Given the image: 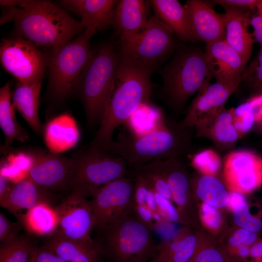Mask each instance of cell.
Returning <instances> with one entry per match:
<instances>
[{
  "label": "cell",
  "instance_id": "cell-30",
  "mask_svg": "<svg viewBox=\"0 0 262 262\" xmlns=\"http://www.w3.org/2000/svg\"><path fill=\"white\" fill-rule=\"evenodd\" d=\"M197 246V240L192 235L178 237L172 242L156 245L160 257L171 262H189Z\"/></svg>",
  "mask_w": 262,
  "mask_h": 262
},
{
  "label": "cell",
  "instance_id": "cell-14",
  "mask_svg": "<svg viewBox=\"0 0 262 262\" xmlns=\"http://www.w3.org/2000/svg\"><path fill=\"white\" fill-rule=\"evenodd\" d=\"M242 82L241 76L224 82L208 83L198 91L184 118L179 123L183 129L193 128L203 118L225 106L230 96Z\"/></svg>",
  "mask_w": 262,
  "mask_h": 262
},
{
  "label": "cell",
  "instance_id": "cell-52",
  "mask_svg": "<svg viewBox=\"0 0 262 262\" xmlns=\"http://www.w3.org/2000/svg\"><path fill=\"white\" fill-rule=\"evenodd\" d=\"M262 262V259L259 262Z\"/></svg>",
  "mask_w": 262,
  "mask_h": 262
},
{
  "label": "cell",
  "instance_id": "cell-4",
  "mask_svg": "<svg viewBox=\"0 0 262 262\" xmlns=\"http://www.w3.org/2000/svg\"><path fill=\"white\" fill-rule=\"evenodd\" d=\"M213 77L204 51L181 48L163 70L164 92L170 105L180 110Z\"/></svg>",
  "mask_w": 262,
  "mask_h": 262
},
{
  "label": "cell",
  "instance_id": "cell-44",
  "mask_svg": "<svg viewBox=\"0 0 262 262\" xmlns=\"http://www.w3.org/2000/svg\"><path fill=\"white\" fill-rule=\"evenodd\" d=\"M16 236L12 225L2 213H0V241L3 243Z\"/></svg>",
  "mask_w": 262,
  "mask_h": 262
},
{
  "label": "cell",
  "instance_id": "cell-37",
  "mask_svg": "<svg viewBox=\"0 0 262 262\" xmlns=\"http://www.w3.org/2000/svg\"><path fill=\"white\" fill-rule=\"evenodd\" d=\"M189 262H227L223 253L210 246L197 245Z\"/></svg>",
  "mask_w": 262,
  "mask_h": 262
},
{
  "label": "cell",
  "instance_id": "cell-13",
  "mask_svg": "<svg viewBox=\"0 0 262 262\" xmlns=\"http://www.w3.org/2000/svg\"><path fill=\"white\" fill-rule=\"evenodd\" d=\"M225 183L232 192L250 193L262 185V156L249 150H233L223 161Z\"/></svg>",
  "mask_w": 262,
  "mask_h": 262
},
{
  "label": "cell",
  "instance_id": "cell-32",
  "mask_svg": "<svg viewBox=\"0 0 262 262\" xmlns=\"http://www.w3.org/2000/svg\"><path fill=\"white\" fill-rule=\"evenodd\" d=\"M33 249L28 240L16 236L1 245L0 262H28Z\"/></svg>",
  "mask_w": 262,
  "mask_h": 262
},
{
  "label": "cell",
  "instance_id": "cell-34",
  "mask_svg": "<svg viewBox=\"0 0 262 262\" xmlns=\"http://www.w3.org/2000/svg\"><path fill=\"white\" fill-rule=\"evenodd\" d=\"M255 122L253 106L250 99L234 108L233 123L240 138L253 129Z\"/></svg>",
  "mask_w": 262,
  "mask_h": 262
},
{
  "label": "cell",
  "instance_id": "cell-31",
  "mask_svg": "<svg viewBox=\"0 0 262 262\" xmlns=\"http://www.w3.org/2000/svg\"><path fill=\"white\" fill-rule=\"evenodd\" d=\"M134 175L142 178L153 191L166 198L172 200L166 179L161 167L159 160L133 167Z\"/></svg>",
  "mask_w": 262,
  "mask_h": 262
},
{
  "label": "cell",
  "instance_id": "cell-5",
  "mask_svg": "<svg viewBox=\"0 0 262 262\" xmlns=\"http://www.w3.org/2000/svg\"><path fill=\"white\" fill-rule=\"evenodd\" d=\"M118 61L114 48L104 45L93 51L77 81L91 125L101 120Z\"/></svg>",
  "mask_w": 262,
  "mask_h": 262
},
{
  "label": "cell",
  "instance_id": "cell-9",
  "mask_svg": "<svg viewBox=\"0 0 262 262\" xmlns=\"http://www.w3.org/2000/svg\"><path fill=\"white\" fill-rule=\"evenodd\" d=\"M173 34L156 16H151L138 32L120 39V56L156 67L173 50Z\"/></svg>",
  "mask_w": 262,
  "mask_h": 262
},
{
  "label": "cell",
  "instance_id": "cell-28",
  "mask_svg": "<svg viewBox=\"0 0 262 262\" xmlns=\"http://www.w3.org/2000/svg\"><path fill=\"white\" fill-rule=\"evenodd\" d=\"M66 262H98V252L79 242L53 236L46 246Z\"/></svg>",
  "mask_w": 262,
  "mask_h": 262
},
{
  "label": "cell",
  "instance_id": "cell-53",
  "mask_svg": "<svg viewBox=\"0 0 262 262\" xmlns=\"http://www.w3.org/2000/svg\"></svg>",
  "mask_w": 262,
  "mask_h": 262
},
{
  "label": "cell",
  "instance_id": "cell-15",
  "mask_svg": "<svg viewBox=\"0 0 262 262\" xmlns=\"http://www.w3.org/2000/svg\"><path fill=\"white\" fill-rule=\"evenodd\" d=\"M184 7L189 18L194 41L199 40L208 44L224 40L223 15L216 13L205 2L199 0H187Z\"/></svg>",
  "mask_w": 262,
  "mask_h": 262
},
{
  "label": "cell",
  "instance_id": "cell-39",
  "mask_svg": "<svg viewBox=\"0 0 262 262\" xmlns=\"http://www.w3.org/2000/svg\"><path fill=\"white\" fill-rule=\"evenodd\" d=\"M257 239L256 232L242 228L234 232L229 239V243L232 246H248L254 244Z\"/></svg>",
  "mask_w": 262,
  "mask_h": 262
},
{
  "label": "cell",
  "instance_id": "cell-11",
  "mask_svg": "<svg viewBox=\"0 0 262 262\" xmlns=\"http://www.w3.org/2000/svg\"><path fill=\"white\" fill-rule=\"evenodd\" d=\"M134 191V177L127 176L99 189L90 201L94 228L99 229L133 212Z\"/></svg>",
  "mask_w": 262,
  "mask_h": 262
},
{
  "label": "cell",
  "instance_id": "cell-20",
  "mask_svg": "<svg viewBox=\"0 0 262 262\" xmlns=\"http://www.w3.org/2000/svg\"><path fill=\"white\" fill-rule=\"evenodd\" d=\"M117 0H63L60 6L79 15L83 29L101 31L111 25L113 11Z\"/></svg>",
  "mask_w": 262,
  "mask_h": 262
},
{
  "label": "cell",
  "instance_id": "cell-48",
  "mask_svg": "<svg viewBox=\"0 0 262 262\" xmlns=\"http://www.w3.org/2000/svg\"><path fill=\"white\" fill-rule=\"evenodd\" d=\"M136 262H171L160 257L156 253V254L155 256H154L153 257L151 258L150 259L148 260L138 261Z\"/></svg>",
  "mask_w": 262,
  "mask_h": 262
},
{
  "label": "cell",
  "instance_id": "cell-18",
  "mask_svg": "<svg viewBox=\"0 0 262 262\" xmlns=\"http://www.w3.org/2000/svg\"><path fill=\"white\" fill-rule=\"evenodd\" d=\"M224 40L241 56L246 66L255 41L248 27L251 15L249 11L236 7L226 8Z\"/></svg>",
  "mask_w": 262,
  "mask_h": 262
},
{
  "label": "cell",
  "instance_id": "cell-46",
  "mask_svg": "<svg viewBox=\"0 0 262 262\" xmlns=\"http://www.w3.org/2000/svg\"><path fill=\"white\" fill-rule=\"evenodd\" d=\"M11 181L6 177L0 174V202L7 196L12 186L10 185Z\"/></svg>",
  "mask_w": 262,
  "mask_h": 262
},
{
  "label": "cell",
  "instance_id": "cell-25",
  "mask_svg": "<svg viewBox=\"0 0 262 262\" xmlns=\"http://www.w3.org/2000/svg\"><path fill=\"white\" fill-rule=\"evenodd\" d=\"M182 159L174 157L159 161L166 179L172 200L180 210L184 211L189 202L191 183Z\"/></svg>",
  "mask_w": 262,
  "mask_h": 262
},
{
  "label": "cell",
  "instance_id": "cell-6",
  "mask_svg": "<svg viewBox=\"0 0 262 262\" xmlns=\"http://www.w3.org/2000/svg\"><path fill=\"white\" fill-rule=\"evenodd\" d=\"M98 230L105 250L115 262L147 260L156 254L152 230L134 211Z\"/></svg>",
  "mask_w": 262,
  "mask_h": 262
},
{
  "label": "cell",
  "instance_id": "cell-29",
  "mask_svg": "<svg viewBox=\"0 0 262 262\" xmlns=\"http://www.w3.org/2000/svg\"><path fill=\"white\" fill-rule=\"evenodd\" d=\"M190 183L197 196L205 203L215 208L228 204L229 195L224 185L215 177L202 175Z\"/></svg>",
  "mask_w": 262,
  "mask_h": 262
},
{
  "label": "cell",
  "instance_id": "cell-16",
  "mask_svg": "<svg viewBox=\"0 0 262 262\" xmlns=\"http://www.w3.org/2000/svg\"><path fill=\"white\" fill-rule=\"evenodd\" d=\"M234 110L224 106L203 118L194 127L196 136L210 140L220 150L232 148L241 139L233 123Z\"/></svg>",
  "mask_w": 262,
  "mask_h": 262
},
{
  "label": "cell",
  "instance_id": "cell-38",
  "mask_svg": "<svg viewBox=\"0 0 262 262\" xmlns=\"http://www.w3.org/2000/svg\"><path fill=\"white\" fill-rule=\"evenodd\" d=\"M153 192L157 207L163 219H167L172 221H179L180 216L178 211L172 204L170 200L157 192L154 191Z\"/></svg>",
  "mask_w": 262,
  "mask_h": 262
},
{
  "label": "cell",
  "instance_id": "cell-33",
  "mask_svg": "<svg viewBox=\"0 0 262 262\" xmlns=\"http://www.w3.org/2000/svg\"><path fill=\"white\" fill-rule=\"evenodd\" d=\"M191 164L203 175L214 176L220 169L222 161L215 151L209 148L195 154L192 158Z\"/></svg>",
  "mask_w": 262,
  "mask_h": 262
},
{
  "label": "cell",
  "instance_id": "cell-10",
  "mask_svg": "<svg viewBox=\"0 0 262 262\" xmlns=\"http://www.w3.org/2000/svg\"><path fill=\"white\" fill-rule=\"evenodd\" d=\"M0 60L6 71L18 82L29 84L42 82L48 63L37 46L17 36L2 39Z\"/></svg>",
  "mask_w": 262,
  "mask_h": 262
},
{
  "label": "cell",
  "instance_id": "cell-23",
  "mask_svg": "<svg viewBox=\"0 0 262 262\" xmlns=\"http://www.w3.org/2000/svg\"><path fill=\"white\" fill-rule=\"evenodd\" d=\"M47 194L43 188L27 176L12 186L6 197L0 202L1 206L14 214L21 210L26 212L39 203L46 202Z\"/></svg>",
  "mask_w": 262,
  "mask_h": 262
},
{
  "label": "cell",
  "instance_id": "cell-3",
  "mask_svg": "<svg viewBox=\"0 0 262 262\" xmlns=\"http://www.w3.org/2000/svg\"><path fill=\"white\" fill-rule=\"evenodd\" d=\"M177 126L160 124L154 130L141 135L121 133L106 151L125 161L133 167L149 162L188 154L191 147V131Z\"/></svg>",
  "mask_w": 262,
  "mask_h": 262
},
{
  "label": "cell",
  "instance_id": "cell-17",
  "mask_svg": "<svg viewBox=\"0 0 262 262\" xmlns=\"http://www.w3.org/2000/svg\"><path fill=\"white\" fill-rule=\"evenodd\" d=\"M216 82H228L241 76L246 67L240 55L225 40L206 44L204 51Z\"/></svg>",
  "mask_w": 262,
  "mask_h": 262
},
{
  "label": "cell",
  "instance_id": "cell-45",
  "mask_svg": "<svg viewBox=\"0 0 262 262\" xmlns=\"http://www.w3.org/2000/svg\"><path fill=\"white\" fill-rule=\"evenodd\" d=\"M245 201L244 196L240 193L232 192L229 195V203L234 211L241 208Z\"/></svg>",
  "mask_w": 262,
  "mask_h": 262
},
{
  "label": "cell",
  "instance_id": "cell-27",
  "mask_svg": "<svg viewBox=\"0 0 262 262\" xmlns=\"http://www.w3.org/2000/svg\"><path fill=\"white\" fill-rule=\"evenodd\" d=\"M26 229L38 235H51L57 225L55 209L47 202L38 203L21 216Z\"/></svg>",
  "mask_w": 262,
  "mask_h": 262
},
{
  "label": "cell",
  "instance_id": "cell-49",
  "mask_svg": "<svg viewBox=\"0 0 262 262\" xmlns=\"http://www.w3.org/2000/svg\"><path fill=\"white\" fill-rule=\"evenodd\" d=\"M239 247V252L241 256L245 257L247 256L250 252V249L247 246L245 245H240L238 246Z\"/></svg>",
  "mask_w": 262,
  "mask_h": 262
},
{
  "label": "cell",
  "instance_id": "cell-8",
  "mask_svg": "<svg viewBox=\"0 0 262 262\" xmlns=\"http://www.w3.org/2000/svg\"><path fill=\"white\" fill-rule=\"evenodd\" d=\"M93 29L83 33L58 49L48 58L49 89L56 100L65 99L75 86L93 51L90 40L97 33Z\"/></svg>",
  "mask_w": 262,
  "mask_h": 262
},
{
  "label": "cell",
  "instance_id": "cell-35",
  "mask_svg": "<svg viewBox=\"0 0 262 262\" xmlns=\"http://www.w3.org/2000/svg\"><path fill=\"white\" fill-rule=\"evenodd\" d=\"M255 59L246 66L241 74L244 82L256 95H262V45Z\"/></svg>",
  "mask_w": 262,
  "mask_h": 262
},
{
  "label": "cell",
  "instance_id": "cell-43",
  "mask_svg": "<svg viewBox=\"0 0 262 262\" xmlns=\"http://www.w3.org/2000/svg\"><path fill=\"white\" fill-rule=\"evenodd\" d=\"M34 255L35 262H66L47 246L34 248Z\"/></svg>",
  "mask_w": 262,
  "mask_h": 262
},
{
  "label": "cell",
  "instance_id": "cell-7",
  "mask_svg": "<svg viewBox=\"0 0 262 262\" xmlns=\"http://www.w3.org/2000/svg\"><path fill=\"white\" fill-rule=\"evenodd\" d=\"M71 160L67 186L84 197H92L103 185L127 176L128 171L123 159L90 146Z\"/></svg>",
  "mask_w": 262,
  "mask_h": 262
},
{
  "label": "cell",
  "instance_id": "cell-36",
  "mask_svg": "<svg viewBox=\"0 0 262 262\" xmlns=\"http://www.w3.org/2000/svg\"><path fill=\"white\" fill-rule=\"evenodd\" d=\"M233 219L235 223L243 229L255 232L262 229V220L251 214L248 205L246 201L241 208L234 211Z\"/></svg>",
  "mask_w": 262,
  "mask_h": 262
},
{
  "label": "cell",
  "instance_id": "cell-24",
  "mask_svg": "<svg viewBox=\"0 0 262 262\" xmlns=\"http://www.w3.org/2000/svg\"><path fill=\"white\" fill-rule=\"evenodd\" d=\"M41 84L42 82L29 84L18 81L11 98L15 109L37 133H39L42 129L38 115Z\"/></svg>",
  "mask_w": 262,
  "mask_h": 262
},
{
  "label": "cell",
  "instance_id": "cell-12",
  "mask_svg": "<svg viewBox=\"0 0 262 262\" xmlns=\"http://www.w3.org/2000/svg\"><path fill=\"white\" fill-rule=\"evenodd\" d=\"M57 225L52 235L74 240L99 251L91 237L94 216L90 201L72 191L55 209Z\"/></svg>",
  "mask_w": 262,
  "mask_h": 262
},
{
  "label": "cell",
  "instance_id": "cell-40",
  "mask_svg": "<svg viewBox=\"0 0 262 262\" xmlns=\"http://www.w3.org/2000/svg\"><path fill=\"white\" fill-rule=\"evenodd\" d=\"M255 15H251L250 25L254 31L253 35L255 42L262 45V0H258Z\"/></svg>",
  "mask_w": 262,
  "mask_h": 262
},
{
  "label": "cell",
  "instance_id": "cell-47",
  "mask_svg": "<svg viewBox=\"0 0 262 262\" xmlns=\"http://www.w3.org/2000/svg\"><path fill=\"white\" fill-rule=\"evenodd\" d=\"M251 256L259 262L262 259V241L256 243L250 249Z\"/></svg>",
  "mask_w": 262,
  "mask_h": 262
},
{
  "label": "cell",
  "instance_id": "cell-21",
  "mask_svg": "<svg viewBox=\"0 0 262 262\" xmlns=\"http://www.w3.org/2000/svg\"><path fill=\"white\" fill-rule=\"evenodd\" d=\"M149 3L142 0H117L111 25L120 35V39L134 34L145 25L149 18Z\"/></svg>",
  "mask_w": 262,
  "mask_h": 262
},
{
  "label": "cell",
  "instance_id": "cell-22",
  "mask_svg": "<svg viewBox=\"0 0 262 262\" xmlns=\"http://www.w3.org/2000/svg\"><path fill=\"white\" fill-rule=\"evenodd\" d=\"M156 16L181 41H194L189 18L184 6L177 0H151Z\"/></svg>",
  "mask_w": 262,
  "mask_h": 262
},
{
  "label": "cell",
  "instance_id": "cell-50",
  "mask_svg": "<svg viewBox=\"0 0 262 262\" xmlns=\"http://www.w3.org/2000/svg\"><path fill=\"white\" fill-rule=\"evenodd\" d=\"M253 129L257 132L262 134V124L254 126Z\"/></svg>",
  "mask_w": 262,
  "mask_h": 262
},
{
  "label": "cell",
  "instance_id": "cell-2",
  "mask_svg": "<svg viewBox=\"0 0 262 262\" xmlns=\"http://www.w3.org/2000/svg\"><path fill=\"white\" fill-rule=\"evenodd\" d=\"M155 67L120 56L100 126L89 146L106 150L115 130L148 102Z\"/></svg>",
  "mask_w": 262,
  "mask_h": 262
},
{
  "label": "cell",
  "instance_id": "cell-1",
  "mask_svg": "<svg viewBox=\"0 0 262 262\" xmlns=\"http://www.w3.org/2000/svg\"><path fill=\"white\" fill-rule=\"evenodd\" d=\"M0 25L14 22L16 36L56 49L83 29L65 9L46 0H0Z\"/></svg>",
  "mask_w": 262,
  "mask_h": 262
},
{
  "label": "cell",
  "instance_id": "cell-42",
  "mask_svg": "<svg viewBox=\"0 0 262 262\" xmlns=\"http://www.w3.org/2000/svg\"><path fill=\"white\" fill-rule=\"evenodd\" d=\"M202 217L206 225L212 228H217L221 218L216 208L204 203L202 206Z\"/></svg>",
  "mask_w": 262,
  "mask_h": 262
},
{
  "label": "cell",
  "instance_id": "cell-51",
  "mask_svg": "<svg viewBox=\"0 0 262 262\" xmlns=\"http://www.w3.org/2000/svg\"><path fill=\"white\" fill-rule=\"evenodd\" d=\"M34 250V248L33 250L32 253H31V255L30 256V257L28 262H35Z\"/></svg>",
  "mask_w": 262,
  "mask_h": 262
},
{
  "label": "cell",
  "instance_id": "cell-19",
  "mask_svg": "<svg viewBox=\"0 0 262 262\" xmlns=\"http://www.w3.org/2000/svg\"><path fill=\"white\" fill-rule=\"evenodd\" d=\"M72 160L55 154H47L31 164L27 176L44 189H56L67 186Z\"/></svg>",
  "mask_w": 262,
  "mask_h": 262
},
{
  "label": "cell",
  "instance_id": "cell-26",
  "mask_svg": "<svg viewBox=\"0 0 262 262\" xmlns=\"http://www.w3.org/2000/svg\"><path fill=\"white\" fill-rule=\"evenodd\" d=\"M10 85L8 82L0 89V126L4 134L6 147L15 140L25 142L29 139L27 133L16 121Z\"/></svg>",
  "mask_w": 262,
  "mask_h": 262
},
{
  "label": "cell",
  "instance_id": "cell-41",
  "mask_svg": "<svg viewBox=\"0 0 262 262\" xmlns=\"http://www.w3.org/2000/svg\"><path fill=\"white\" fill-rule=\"evenodd\" d=\"M258 0H215L212 2L224 7V8L236 7L251 11L255 13L256 5Z\"/></svg>",
  "mask_w": 262,
  "mask_h": 262
}]
</instances>
